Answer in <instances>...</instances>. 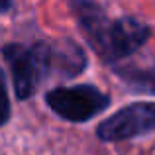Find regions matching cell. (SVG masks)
<instances>
[{
  "mask_svg": "<svg viewBox=\"0 0 155 155\" xmlns=\"http://www.w3.org/2000/svg\"><path fill=\"white\" fill-rule=\"evenodd\" d=\"M4 57L10 65L16 94L20 98L31 96L38 87V81L49 65V49L45 45H38L31 49H26L22 45H6Z\"/></svg>",
  "mask_w": 155,
  "mask_h": 155,
  "instance_id": "obj_3",
  "label": "cell"
},
{
  "mask_svg": "<svg viewBox=\"0 0 155 155\" xmlns=\"http://www.w3.org/2000/svg\"><path fill=\"white\" fill-rule=\"evenodd\" d=\"M75 6L81 26L88 31L94 45H98L108 59H122L147 39V28L132 18L110 22L92 0H77Z\"/></svg>",
  "mask_w": 155,
  "mask_h": 155,
  "instance_id": "obj_1",
  "label": "cell"
},
{
  "mask_svg": "<svg viewBox=\"0 0 155 155\" xmlns=\"http://www.w3.org/2000/svg\"><path fill=\"white\" fill-rule=\"evenodd\" d=\"M8 116H10V102H8L6 87H4V77L0 73V126L6 124Z\"/></svg>",
  "mask_w": 155,
  "mask_h": 155,
  "instance_id": "obj_5",
  "label": "cell"
},
{
  "mask_svg": "<svg viewBox=\"0 0 155 155\" xmlns=\"http://www.w3.org/2000/svg\"><path fill=\"white\" fill-rule=\"evenodd\" d=\"M155 130V104H130L98 126V137L104 141H120Z\"/></svg>",
  "mask_w": 155,
  "mask_h": 155,
  "instance_id": "obj_4",
  "label": "cell"
},
{
  "mask_svg": "<svg viewBox=\"0 0 155 155\" xmlns=\"http://www.w3.org/2000/svg\"><path fill=\"white\" fill-rule=\"evenodd\" d=\"M47 104L57 116L69 122H87L104 108L110 100L98 88L81 84V87H61L47 94Z\"/></svg>",
  "mask_w": 155,
  "mask_h": 155,
  "instance_id": "obj_2",
  "label": "cell"
},
{
  "mask_svg": "<svg viewBox=\"0 0 155 155\" xmlns=\"http://www.w3.org/2000/svg\"><path fill=\"white\" fill-rule=\"evenodd\" d=\"M8 8H10V0H0V12L8 10Z\"/></svg>",
  "mask_w": 155,
  "mask_h": 155,
  "instance_id": "obj_6",
  "label": "cell"
}]
</instances>
